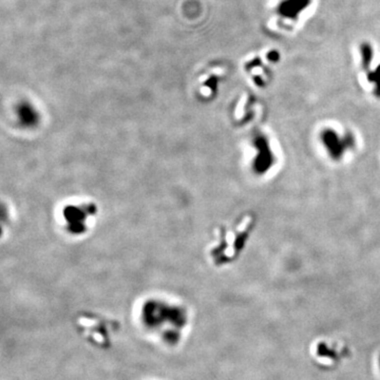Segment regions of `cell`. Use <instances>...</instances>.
Instances as JSON below:
<instances>
[{"mask_svg": "<svg viewBox=\"0 0 380 380\" xmlns=\"http://www.w3.org/2000/svg\"><path fill=\"white\" fill-rule=\"evenodd\" d=\"M98 206L85 199H75L67 201L60 207L58 219L61 226L70 236L86 234L98 216Z\"/></svg>", "mask_w": 380, "mask_h": 380, "instance_id": "cell-1", "label": "cell"}, {"mask_svg": "<svg viewBox=\"0 0 380 380\" xmlns=\"http://www.w3.org/2000/svg\"><path fill=\"white\" fill-rule=\"evenodd\" d=\"M13 114L20 128L33 129L40 123L38 109L29 101H19L13 108Z\"/></svg>", "mask_w": 380, "mask_h": 380, "instance_id": "cell-2", "label": "cell"}]
</instances>
